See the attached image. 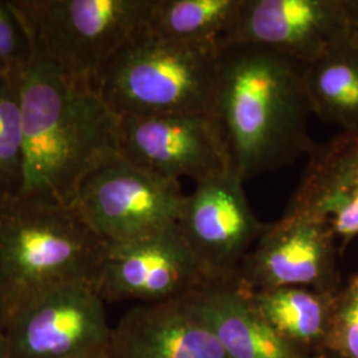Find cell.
<instances>
[{
  "mask_svg": "<svg viewBox=\"0 0 358 358\" xmlns=\"http://www.w3.org/2000/svg\"><path fill=\"white\" fill-rule=\"evenodd\" d=\"M185 201L179 182L115 153L84 179L72 208L105 243H124L178 223Z\"/></svg>",
  "mask_w": 358,
  "mask_h": 358,
  "instance_id": "8992f818",
  "label": "cell"
},
{
  "mask_svg": "<svg viewBox=\"0 0 358 358\" xmlns=\"http://www.w3.org/2000/svg\"><path fill=\"white\" fill-rule=\"evenodd\" d=\"M105 301L94 284L53 287L1 315L8 358H90L112 345Z\"/></svg>",
  "mask_w": 358,
  "mask_h": 358,
  "instance_id": "52a82bcc",
  "label": "cell"
},
{
  "mask_svg": "<svg viewBox=\"0 0 358 358\" xmlns=\"http://www.w3.org/2000/svg\"><path fill=\"white\" fill-rule=\"evenodd\" d=\"M105 245L75 208L0 202V313L57 285L94 284Z\"/></svg>",
  "mask_w": 358,
  "mask_h": 358,
  "instance_id": "3957f363",
  "label": "cell"
},
{
  "mask_svg": "<svg viewBox=\"0 0 358 358\" xmlns=\"http://www.w3.org/2000/svg\"><path fill=\"white\" fill-rule=\"evenodd\" d=\"M90 358H117L115 357V353H113V350H112V345L109 346L106 350H103L101 353H99V355H94V356H92Z\"/></svg>",
  "mask_w": 358,
  "mask_h": 358,
  "instance_id": "cb8c5ba5",
  "label": "cell"
},
{
  "mask_svg": "<svg viewBox=\"0 0 358 358\" xmlns=\"http://www.w3.org/2000/svg\"><path fill=\"white\" fill-rule=\"evenodd\" d=\"M219 48L155 38L145 28L103 65L93 90L118 117L213 115Z\"/></svg>",
  "mask_w": 358,
  "mask_h": 358,
  "instance_id": "277c9868",
  "label": "cell"
},
{
  "mask_svg": "<svg viewBox=\"0 0 358 358\" xmlns=\"http://www.w3.org/2000/svg\"><path fill=\"white\" fill-rule=\"evenodd\" d=\"M284 215L322 222L336 241L358 235V128L316 146Z\"/></svg>",
  "mask_w": 358,
  "mask_h": 358,
  "instance_id": "4fadbf2b",
  "label": "cell"
},
{
  "mask_svg": "<svg viewBox=\"0 0 358 358\" xmlns=\"http://www.w3.org/2000/svg\"><path fill=\"white\" fill-rule=\"evenodd\" d=\"M344 4L358 38V0H344Z\"/></svg>",
  "mask_w": 358,
  "mask_h": 358,
  "instance_id": "7402d4cb",
  "label": "cell"
},
{
  "mask_svg": "<svg viewBox=\"0 0 358 358\" xmlns=\"http://www.w3.org/2000/svg\"><path fill=\"white\" fill-rule=\"evenodd\" d=\"M336 250V238L322 222L282 215L245 255L235 282L250 292L301 287L336 294L343 284Z\"/></svg>",
  "mask_w": 358,
  "mask_h": 358,
  "instance_id": "7c38bea8",
  "label": "cell"
},
{
  "mask_svg": "<svg viewBox=\"0 0 358 358\" xmlns=\"http://www.w3.org/2000/svg\"><path fill=\"white\" fill-rule=\"evenodd\" d=\"M235 171L196 183L186 195L178 227L214 282H235L239 267L268 230L251 210Z\"/></svg>",
  "mask_w": 358,
  "mask_h": 358,
  "instance_id": "8fae6325",
  "label": "cell"
},
{
  "mask_svg": "<svg viewBox=\"0 0 358 358\" xmlns=\"http://www.w3.org/2000/svg\"><path fill=\"white\" fill-rule=\"evenodd\" d=\"M0 358H8V349H7V341H6L4 324H3L1 313H0Z\"/></svg>",
  "mask_w": 358,
  "mask_h": 358,
  "instance_id": "603a6c76",
  "label": "cell"
},
{
  "mask_svg": "<svg viewBox=\"0 0 358 358\" xmlns=\"http://www.w3.org/2000/svg\"><path fill=\"white\" fill-rule=\"evenodd\" d=\"M117 358H229L186 297L137 306L113 327Z\"/></svg>",
  "mask_w": 358,
  "mask_h": 358,
  "instance_id": "5bb4252c",
  "label": "cell"
},
{
  "mask_svg": "<svg viewBox=\"0 0 358 358\" xmlns=\"http://www.w3.org/2000/svg\"><path fill=\"white\" fill-rule=\"evenodd\" d=\"M186 300L215 334L229 358L316 356L284 340L260 315L248 291L236 282L210 284Z\"/></svg>",
  "mask_w": 358,
  "mask_h": 358,
  "instance_id": "9a60e30c",
  "label": "cell"
},
{
  "mask_svg": "<svg viewBox=\"0 0 358 358\" xmlns=\"http://www.w3.org/2000/svg\"><path fill=\"white\" fill-rule=\"evenodd\" d=\"M13 71L24 134L19 198L72 208L84 179L118 153L120 117L90 85L35 55Z\"/></svg>",
  "mask_w": 358,
  "mask_h": 358,
  "instance_id": "6da1fadb",
  "label": "cell"
},
{
  "mask_svg": "<svg viewBox=\"0 0 358 358\" xmlns=\"http://www.w3.org/2000/svg\"><path fill=\"white\" fill-rule=\"evenodd\" d=\"M34 55L88 84L145 28L150 0H11Z\"/></svg>",
  "mask_w": 358,
  "mask_h": 358,
  "instance_id": "5b68a950",
  "label": "cell"
},
{
  "mask_svg": "<svg viewBox=\"0 0 358 358\" xmlns=\"http://www.w3.org/2000/svg\"><path fill=\"white\" fill-rule=\"evenodd\" d=\"M325 350L337 358H358V272L334 294Z\"/></svg>",
  "mask_w": 358,
  "mask_h": 358,
  "instance_id": "ffe728a7",
  "label": "cell"
},
{
  "mask_svg": "<svg viewBox=\"0 0 358 358\" xmlns=\"http://www.w3.org/2000/svg\"><path fill=\"white\" fill-rule=\"evenodd\" d=\"M252 44L309 64L358 38L344 0H241L217 48Z\"/></svg>",
  "mask_w": 358,
  "mask_h": 358,
  "instance_id": "9c48e42d",
  "label": "cell"
},
{
  "mask_svg": "<svg viewBox=\"0 0 358 358\" xmlns=\"http://www.w3.org/2000/svg\"><path fill=\"white\" fill-rule=\"evenodd\" d=\"M118 153L159 178L202 182L234 171L222 129L210 113L120 117Z\"/></svg>",
  "mask_w": 358,
  "mask_h": 358,
  "instance_id": "30bf717a",
  "label": "cell"
},
{
  "mask_svg": "<svg viewBox=\"0 0 358 358\" xmlns=\"http://www.w3.org/2000/svg\"><path fill=\"white\" fill-rule=\"evenodd\" d=\"M8 71H10V68H7L6 65L0 63V76H1V75H4V73H7Z\"/></svg>",
  "mask_w": 358,
  "mask_h": 358,
  "instance_id": "484cf974",
  "label": "cell"
},
{
  "mask_svg": "<svg viewBox=\"0 0 358 358\" xmlns=\"http://www.w3.org/2000/svg\"><path fill=\"white\" fill-rule=\"evenodd\" d=\"M34 56L31 38L11 0H0V63L10 69L27 64Z\"/></svg>",
  "mask_w": 358,
  "mask_h": 358,
  "instance_id": "44dd1931",
  "label": "cell"
},
{
  "mask_svg": "<svg viewBox=\"0 0 358 358\" xmlns=\"http://www.w3.org/2000/svg\"><path fill=\"white\" fill-rule=\"evenodd\" d=\"M310 112L343 130L358 128V44H346L306 64Z\"/></svg>",
  "mask_w": 358,
  "mask_h": 358,
  "instance_id": "e0dca14e",
  "label": "cell"
},
{
  "mask_svg": "<svg viewBox=\"0 0 358 358\" xmlns=\"http://www.w3.org/2000/svg\"><path fill=\"white\" fill-rule=\"evenodd\" d=\"M178 223L124 243H106L94 287L105 303L179 300L214 284Z\"/></svg>",
  "mask_w": 358,
  "mask_h": 358,
  "instance_id": "ba28073f",
  "label": "cell"
},
{
  "mask_svg": "<svg viewBox=\"0 0 358 358\" xmlns=\"http://www.w3.org/2000/svg\"><path fill=\"white\" fill-rule=\"evenodd\" d=\"M241 0H150L145 29L171 43L217 47Z\"/></svg>",
  "mask_w": 358,
  "mask_h": 358,
  "instance_id": "ac0fdd59",
  "label": "cell"
},
{
  "mask_svg": "<svg viewBox=\"0 0 358 358\" xmlns=\"http://www.w3.org/2000/svg\"><path fill=\"white\" fill-rule=\"evenodd\" d=\"M24 179V134L15 71L0 76V202L17 199Z\"/></svg>",
  "mask_w": 358,
  "mask_h": 358,
  "instance_id": "d6986e66",
  "label": "cell"
},
{
  "mask_svg": "<svg viewBox=\"0 0 358 358\" xmlns=\"http://www.w3.org/2000/svg\"><path fill=\"white\" fill-rule=\"evenodd\" d=\"M304 72V63L266 47L235 44L219 50L213 115L232 169L243 180L289 166L315 150Z\"/></svg>",
  "mask_w": 358,
  "mask_h": 358,
  "instance_id": "7a4b0ae2",
  "label": "cell"
},
{
  "mask_svg": "<svg viewBox=\"0 0 358 358\" xmlns=\"http://www.w3.org/2000/svg\"><path fill=\"white\" fill-rule=\"evenodd\" d=\"M248 294L260 315L284 340L309 355L325 350L336 294L301 287Z\"/></svg>",
  "mask_w": 358,
  "mask_h": 358,
  "instance_id": "2e32d148",
  "label": "cell"
},
{
  "mask_svg": "<svg viewBox=\"0 0 358 358\" xmlns=\"http://www.w3.org/2000/svg\"><path fill=\"white\" fill-rule=\"evenodd\" d=\"M313 358H337L332 353H329L328 350H322L319 355H316Z\"/></svg>",
  "mask_w": 358,
  "mask_h": 358,
  "instance_id": "d4e9b609",
  "label": "cell"
}]
</instances>
